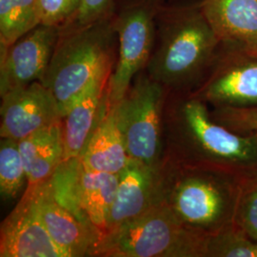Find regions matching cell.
I'll list each match as a JSON object with an SVG mask.
<instances>
[{"label": "cell", "mask_w": 257, "mask_h": 257, "mask_svg": "<svg viewBox=\"0 0 257 257\" xmlns=\"http://www.w3.org/2000/svg\"><path fill=\"white\" fill-rule=\"evenodd\" d=\"M204 256L257 257V241L231 231H215L205 235Z\"/></svg>", "instance_id": "21"}, {"label": "cell", "mask_w": 257, "mask_h": 257, "mask_svg": "<svg viewBox=\"0 0 257 257\" xmlns=\"http://www.w3.org/2000/svg\"><path fill=\"white\" fill-rule=\"evenodd\" d=\"M240 218L241 224L249 237L257 241V184L243 200Z\"/></svg>", "instance_id": "25"}, {"label": "cell", "mask_w": 257, "mask_h": 257, "mask_svg": "<svg viewBox=\"0 0 257 257\" xmlns=\"http://www.w3.org/2000/svg\"><path fill=\"white\" fill-rule=\"evenodd\" d=\"M221 42L257 49V0H202Z\"/></svg>", "instance_id": "16"}, {"label": "cell", "mask_w": 257, "mask_h": 257, "mask_svg": "<svg viewBox=\"0 0 257 257\" xmlns=\"http://www.w3.org/2000/svg\"><path fill=\"white\" fill-rule=\"evenodd\" d=\"M173 107L166 100L164 124L185 151L208 161L250 163L257 160L256 137H242L213 121L204 100L191 94Z\"/></svg>", "instance_id": "4"}, {"label": "cell", "mask_w": 257, "mask_h": 257, "mask_svg": "<svg viewBox=\"0 0 257 257\" xmlns=\"http://www.w3.org/2000/svg\"><path fill=\"white\" fill-rule=\"evenodd\" d=\"M193 94L224 106L257 104V49L221 42L213 64Z\"/></svg>", "instance_id": "8"}, {"label": "cell", "mask_w": 257, "mask_h": 257, "mask_svg": "<svg viewBox=\"0 0 257 257\" xmlns=\"http://www.w3.org/2000/svg\"><path fill=\"white\" fill-rule=\"evenodd\" d=\"M116 1L117 0H81L76 14L67 24L84 26L107 19L113 14Z\"/></svg>", "instance_id": "23"}, {"label": "cell", "mask_w": 257, "mask_h": 257, "mask_svg": "<svg viewBox=\"0 0 257 257\" xmlns=\"http://www.w3.org/2000/svg\"><path fill=\"white\" fill-rule=\"evenodd\" d=\"M117 185L118 175L92 171L84 168L79 160L77 161L74 175V203L81 216L100 238L107 231Z\"/></svg>", "instance_id": "15"}, {"label": "cell", "mask_w": 257, "mask_h": 257, "mask_svg": "<svg viewBox=\"0 0 257 257\" xmlns=\"http://www.w3.org/2000/svg\"><path fill=\"white\" fill-rule=\"evenodd\" d=\"M109 85H99L84 94L61 119L63 163L79 160L109 106Z\"/></svg>", "instance_id": "14"}, {"label": "cell", "mask_w": 257, "mask_h": 257, "mask_svg": "<svg viewBox=\"0 0 257 257\" xmlns=\"http://www.w3.org/2000/svg\"><path fill=\"white\" fill-rule=\"evenodd\" d=\"M178 170L164 157L163 202L186 227L204 234L215 232L227 211L223 187L210 174Z\"/></svg>", "instance_id": "7"}, {"label": "cell", "mask_w": 257, "mask_h": 257, "mask_svg": "<svg viewBox=\"0 0 257 257\" xmlns=\"http://www.w3.org/2000/svg\"><path fill=\"white\" fill-rule=\"evenodd\" d=\"M163 161L159 165L151 166L130 159L118 175L116 195L106 232L163 203Z\"/></svg>", "instance_id": "13"}, {"label": "cell", "mask_w": 257, "mask_h": 257, "mask_svg": "<svg viewBox=\"0 0 257 257\" xmlns=\"http://www.w3.org/2000/svg\"><path fill=\"white\" fill-rule=\"evenodd\" d=\"M146 74L169 92L200 85L221 46L202 0H166L156 17Z\"/></svg>", "instance_id": "1"}, {"label": "cell", "mask_w": 257, "mask_h": 257, "mask_svg": "<svg viewBox=\"0 0 257 257\" xmlns=\"http://www.w3.org/2000/svg\"><path fill=\"white\" fill-rule=\"evenodd\" d=\"M165 1H116L113 22L117 35V56L109 82L110 105H116L137 75L145 70L155 45L156 17Z\"/></svg>", "instance_id": "6"}, {"label": "cell", "mask_w": 257, "mask_h": 257, "mask_svg": "<svg viewBox=\"0 0 257 257\" xmlns=\"http://www.w3.org/2000/svg\"><path fill=\"white\" fill-rule=\"evenodd\" d=\"M59 35V26L41 23L0 51V95L42 81Z\"/></svg>", "instance_id": "9"}, {"label": "cell", "mask_w": 257, "mask_h": 257, "mask_svg": "<svg viewBox=\"0 0 257 257\" xmlns=\"http://www.w3.org/2000/svg\"><path fill=\"white\" fill-rule=\"evenodd\" d=\"M117 56L113 14L89 25L66 24L41 82L54 94L61 116L84 94L109 85Z\"/></svg>", "instance_id": "2"}, {"label": "cell", "mask_w": 257, "mask_h": 257, "mask_svg": "<svg viewBox=\"0 0 257 257\" xmlns=\"http://www.w3.org/2000/svg\"><path fill=\"white\" fill-rule=\"evenodd\" d=\"M0 137L19 141L62 119L54 94L40 81L1 95Z\"/></svg>", "instance_id": "11"}, {"label": "cell", "mask_w": 257, "mask_h": 257, "mask_svg": "<svg viewBox=\"0 0 257 257\" xmlns=\"http://www.w3.org/2000/svg\"><path fill=\"white\" fill-rule=\"evenodd\" d=\"M205 235L186 227L163 202L106 232L92 256H204Z\"/></svg>", "instance_id": "3"}, {"label": "cell", "mask_w": 257, "mask_h": 257, "mask_svg": "<svg viewBox=\"0 0 257 257\" xmlns=\"http://www.w3.org/2000/svg\"><path fill=\"white\" fill-rule=\"evenodd\" d=\"M19 148L26 170L27 186L49 180L63 164L61 121L19 140Z\"/></svg>", "instance_id": "17"}, {"label": "cell", "mask_w": 257, "mask_h": 257, "mask_svg": "<svg viewBox=\"0 0 257 257\" xmlns=\"http://www.w3.org/2000/svg\"><path fill=\"white\" fill-rule=\"evenodd\" d=\"M37 201L47 231L64 257L92 256L100 236L76 211L59 199L52 177L37 184Z\"/></svg>", "instance_id": "12"}, {"label": "cell", "mask_w": 257, "mask_h": 257, "mask_svg": "<svg viewBox=\"0 0 257 257\" xmlns=\"http://www.w3.org/2000/svg\"><path fill=\"white\" fill-rule=\"evenodd\" d=\"M168 90L145 71L137 75L115 106L117 124L131 159L157 166L164 159V110Z\"/></svg>", "instance_id": "5"}, {"label": "cell", "mask_w": 257, "mask_h": 257, "mask_svg": "<svg viewBox=\"0 0 257 257\" xmlns=\"http://www.w3.org/2000/svg\"><path fill=\"white\" fill-rule=\"evenodd\" d=\"M0 257H64L41 218L37 185L27 186L18 205L2 221Z\"/></svg>", "instance_id": "10"}, {"label": "cell", "mask_w": 257, "mask_h": 257, "mask_svg": "<svg viewBox=\"0 0 257 257\" xmlns=\"http://www.w3.org/2000/svg\"><path fill=\"white\" fill-rule=\"evenodd\" d=\"M81 0H39L41 23L63 26L70 22L79 8Z\"/></svg>", "instance_id": "22"}, {"label": "cell", "mask_w": 257, "mask_h": 257, "mask_svg": "<svg viewBox=\"0 0 257 257\" xmlns=\"http://www.w3.org/2000/svg\"><path fill=\"white\" fill-rule=\"evenodd\" d=\"M225 107L218 114L225 125L240 132L257 131V107L248 109Z\"/></svg>", "instance_id": "24"}, {"label": "cell", "mask_w": 257, "mask_h": 257, "mask_svg": "<svg viewBox=\"0 0 257 257\" xmlns=\"http://www.w3.org/2000/svg\"><path fill=\"white\" fill-rule=\"evenodd\" d=\"M130 159L117 124L115 106L109 104L79 163L92 171L119 175Z\"/></svg>", "instance_id": "18"}, {"label": "cell", "mask_w": 257, "mask_h": 257, "mask_svg": "<svg viewBox=\"0 0 257 257\" xmlns=\"http://www.w3.org/2000/svg\"><path fill=\"white\" fill-rule=\"evenodd\" d=\"M41 24L39 0H0V51Z\"/></svg>", "instance_id": "19"}, {"label": "cell", "mask_w": 257, "mask_h": 257, "mask_svg": "<svg viewBox=\"0 0 257 257\" xmlns=\"http://www.w3.org/2000/svg\"><path fill=\"white\" fill-rule=\"evenodd\" d=\"M27 182V175L19 148V141L1 138L0 193L3 199H16Z\"/></svg>", "instance_id": "20"}]
</instances>
